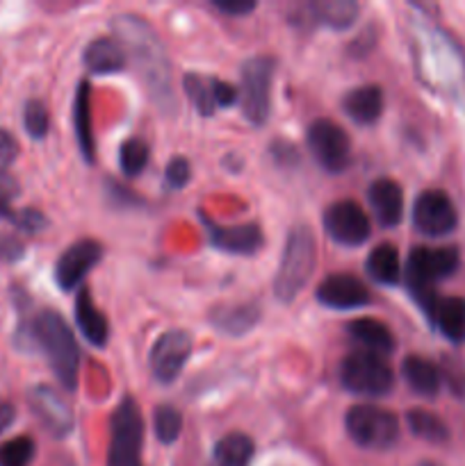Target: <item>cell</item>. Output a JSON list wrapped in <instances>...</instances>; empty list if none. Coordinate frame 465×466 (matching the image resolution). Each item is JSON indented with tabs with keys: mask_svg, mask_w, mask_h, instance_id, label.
Masks as SVG:
<instances>
[{
	"mask_svg": "<svg viewBox=\"0 0 465 466\" xmlns=\"http://www.w3.org/2000/svg\"><path fill=\"white\" fill-rule=\"evenodd\" d=\"M255 444L244 432H228L214 444L212 466H249L253 460Z\"/></svg>",
	"mask_w": 465,
	"mask_h": 466,
	"instance_id": "484cf974",
	"label": "cell"
},
{
	"mask_svg": "<svg viewBox=\"0 0 465 466\" xmlns=\"http://www.w3.org/2000/svg\"><path fill=\"white\" fill-rule=\"evenodd\" d=\"M14 419H16V410H14V405L7 403V400H0V435L12 426Z\"/></svg>",
	"mask_w": 465,
	"mask_h": 466,
	"instance_id": "b9f144b4",
	"label": "cell"
},
{
	"mask_svg": "<svg viewBox=\"0 0 465 466\" xmlns=\"http://www.w3.org/2000/svg\"><path fill=\"white\" fill-rule=\"evenodd\" d=\"M413 223L422 235L447 237L459 226L454 203L442 189H427L413 205Z\"/></svg>",
	"mask_w": 465,
	"mask_h": 466,
	"instance_id": "8fae6325",
	"label": "cell"
},
{
	"mask_svg": "<svg viewBox=\"0 0 465 466\" xmlns=\"http://www.w3.org/2000/svg\"><path fill=\"white\" fill-rule=\"evenodd\" d=\"M438 330L454 344H463L465 341V299L459 296H438L436 305H433L431 314H429Z\"/></svg>",
	"mask_w": 465,
	"mask_h": 466,
	"instance_id": "603a6c76",
	"label": "cell"
},
{
	"mask_svg": "<svg viewBox=\"0 0 465 466\" xmlns=\"http://www.w3.org/2000/svg\"><path fill=\"white\" fill-rule=\"evenodd\" d=\"M182 86H185V94L190 98V103L194 105L196 112L201 116H212L217 112V100H214V86L212 77H205L201 73H187L182 77Z\"/></svg>",
	"mask_w": 465,
	"mask_h": 466,
	"instance_id": "f546056e",
	"label": "cell"
},
{
	"mask_svg": "<svg viewBox=\"0 0 465 466\" xmlns=\"http://www.w3.org/2000/svg\"><path fill=\"white\" fill-rule=\"evenodd\" d=\"M346 332L351 335V339L358 341L360 346H365L369 353L390 355L392 350H395V335H392L390 328L383 321H378V319H354V321L346 326Z\"/></svg>",
	"mask_w": 465,
	"mask_h": 466,
	"instance_id": "7402d4cb",
	"label": "cell"
},
{
	"mask_svg": "<svg viewBox=\"0 0 465 466\" xmlns=\"http://www.w3.org/2000/svg\"><path fill=\"white\" fill-rule=\"evenodd\" d=\"M153 431L158 441L173 444L182 432V414L173 405H158L153 410Z\"/></svg>",
	"mask_w": 465,
	"mask_h": 466,
	"instance_id": "1f68e13d",
	"label": "cell"
},
{
	"mask_svg": "<svg viewBox=\"0 0 465 466\" xmlns=\"http://www.w3.org/2000/svg\"><path fill=\"white\" fill-rule=\"evenodd\" d=\"M212 86H214V100H217V107H231L232 103L240 100V91L235 89L228 82L219 80V77H212Z\"/></svg>",
	"mask_w": 465,
	"mask_h": 466,
	"instance_id": "f35d334b",
	"label": "cell"
},
{
	"mask_svg": "<svg viewBox=\"0 0 465 466\" xmlns=\"http://www.w3.org/2000/svg\"><path fill=\"white\" fill-rule=\"evenodd\" d=\"M346 435L363 449H390L399 440V421L381 405L360 403L345 414Z\"/></svg>",
	"mask_w": 465,
	"mask_h": 466,
	"instance_id": "277c9868",
	"label": "cell"
},
{
	"mask_svg": "<svg viewBox=\"0 0 465 466\" xmlns=\"http://www.w3.org/2000/svg\"><path fill=\"white\" fill-rule=\"evenodd\" d=\"M191 167L185 157H171L164 168V182L169 189H182L190 182Z\"/></svg>",
	"mask_w": 465,
	"mask_h": 466,
	"instance_id": "e575fe53",
	"label": "cell"
},
{
	"mask_svg": "<svg viewBox=\"0 0 465 466\" xmlns=\"http://www.w3.org/2000/svg\"><path fill=\"white\" fill-rule=\"evenodd\" d=\"M369 205L383 228L399 226L401 214H404V189L397 180L378 177L369 187Z\"/></svg>",
	"mask_w": 465,
	"mask_h": 466,
	"instance_id": "ac0fdd59",
	"label": "cell"
},
{
	"mask_svg": "<svg viewBox=\"0 0 465 466\" xmlns=\"http://www.w3.org/2000/svg\"><path fill=\"white\" fill-rule=\"evenodd\" d=\"M76 321L85 339L96 349H105L109 339V323L108 319L100 314V309L94 305L89 289L78 291L76 299Z\"/></svg>",
	"mask_w": 465,
	"mask_h": 466,
	"instance_id": "44dd1931",
	"label": "cell"
},
{
	"mask_svg": "<svg viewBox=\"0 0 465 466\" xmlns=\"http://www.w3.org/2000/svg\"><path fill=\"white\" fill-rule=\"evenodd\" d=\"M30 408L35 410V414L39 417V421L44 423L46 431L53 432L55 437H64L71 432L73 412L71 408H68L67 400H64L53 387H35L30 394Z\"/></svg>",
	"mask_w": 465,
	"mask_h": 466,
	"instance_id": "2e32d148",
	"label": "cell"
},
{
	"mask_svg": "<svg viewBox=\"0 0 465 466\" xmlns=\"http://www.w3.org/2000/svg\"><path fill=\"white\" fill-rule=\"evenodd\" d=\"M406 423H408L410 432L418 440L429 441V444H445L450 440V428L445 426V421L438 414L429 412V410H408Z\"/></svg>",
	"mask_w": 465,
	"mask_h": 466,
	"instance_id": "f1b7e54d",
	"label": "cell"
},
{
	"mask_svg": "<svg viewBox=\"0 0 465 466\" xmlns=\"http://www.w3.org/2000/svg\"><path fill=\"white\" fill-rule=\"evenodd\" d=\"M260 319H263V308L258 303H219L208 312L210 326L228 337L249 335Z\"/></svg>",
	"mask_w": 465,
	"mask_h": 466,
	"instance_id": "e0dca14e",
	"label": "cell"
},
{
	"mask_svg": "<svg viewBox=\"0 0 465 466\" xmlns=\"http://www.w3.org/2000/svg\"><path fill=\"white\" fill-rule=\"evenodd\" d=\"M9 221L16 223V226L26 232H39L48 226L44 214L36 212V209H21V212H14L12 217H9Z\"/></svg>",
	"mask_w": 465,
	"mask_h": 466,
	"instance_id": "8d00e7d4",
	"label": "cell"
},
{
	"mask_svg": "<svg viewBox=\"0 0 465 466\" xmlns=\"http://www.w3.org/2000/svg\"><path fill=\"white\" fill-rule=\"evenodd\" d=\"M82 62H85L87 71L94 73V76H112V73L126 68L128 55L123 46L119 44V39H114V36H98V39L87 44Z\"/></svg>",
	"mask_w": 465,
	"mask_h": 466,
	"instance_id": "d6986e66",
	"label": "cell"
},
{
	"mask_svg": "<svg viewBox=\"0 0 465 466\" xmlns=\"http://www.w3.org/2000/svg\"><path fill=\"white\" fill-rule=\"evenodd\" d=\"M401 373H404L406 382L413 391L419 396H436L442 385V373L433 362L419 355H408L401 364Z\"/></svg>",
	"mask_w": 465,
	"mask_h": 466,
	"instance_id": "d4e9b609",
	"label": "cell"
},
{
	"mask_svg": "<svg viewBox=\"0 0 465 466\" xmlns=\"http://www.w3.org/2000/svg\"><path fill=\"white\" fill-rule=\"evenodd\" d=\"M340 382L351 394L386 396L395 387V373L377 353L356 350L342 360Z\"/></svg>",
	"mask_w": 465,
	"mask_h": 466,
	"instance_id": "52a82bcc",
	"label": "cell"
},
{
	"mask_svg": "<svg viewBox=\"0 0 465 466\" xmlns=\"http://www.w3.org/2000/svg\"><path fill=\"white\" fill-rule=\"evenodd\" d=\"M317 264V241L308 226H294L287 232L281 264L274 278V296L281 303H292L308 285Z\"/></svg>",
	"mask_w": 465,
	"mask_h": 466,
	"instance_id": "3957f363",
	"label": "cell"
},
{
	"mask_svg": "<svg viewBox=\"0 0 465 466\" xmlns=\"http://www.w3.org/2000/svg\"><path fill=\"white\" fill-rule=\"evenodd\" d=\"M272 153H274V157H276L278 164H285V162L292 164V162H296V159H299L294 146L285 144V141H276V144H274V148H272Z\"/></svg>",
	"mask_w": 465,
	"mask_h": 466,
	"instance_id": "60d3db41",
	"label": "cell"
},
{
	"mask_svg": "<svg viewBox=\"0 0 465 466\" xmlns=\"http://www.w3.org/2000/svg\"><path fill=\"white\" fill-rule=\"evenodd\" d=\"M35 458V441L27 435L0 444V466H30Z\"/></svg>",
	"mask_w": 465,
	"mask_h": 466,
	"instance_id": "d6a6232c",
	"label": "cell"
},
{
	"mask_svg": "<svg viewBox=\"0 0 465 466\" xmlns=\"http://www.w3.org/2000/svg\"><path fill=\"white\" fill-rule=\"evenodd\" d=\"M203 223L208 228L210 244L214 248L223 250V253L231 255H255L264 244V235L260 230V226L255 223H237V226H222V223H214L212 218H208L203 214Z\"/></svg>",
	"mask_w": 465,
	"mask_h": 466,
	"instance_id": "5bb4252c",
	"label": "cell"
},
{
	"mask_svg": "<svg viewBox=\"0 0 465 466\" xmlns=\"http://www.w3.org/2000/svg\"><path fill=\"white\" fill-rule=\"evenodd\" d=\"M342 109L351 121L360 126H372L383 112V89L378 85L356 86L342 98Z\"/></svg>",
	"mask_w": 465,
	"mask_h": 466,
	"instance_id": "ffe728a7",
	"label": "cell"
},
{
	"mask_svg": "<svg viewBox=\"0 0 465 466\" xmlns=\"http://www.w3.org/2000/svg\"><path fill=\"white\" fill-rule=\"evenodd\" d=\"M103 258V246L96 239H80L68 246L55 264V280L64 291H73L87 273Z\"/></svg>",
	"mask_w": 465,
	"mask_h": 466,
	"instance_id": "4fadbf2b",
	"label": "cell"
},
{
	"mask_svg": "<svg viewBox=\"0 0 465 466\" xmlns=\"http://www.w3.org/2000/svg\"><path fill=\"white\" fill-rule=\"evenodd\" d=\"M276 71V59L272 55H255L242 66L240 103L242 114L255 127L264 126L272 107V82Z\"/></svg>",
	"mask_w": 465,
	"mask_h": 466,
	"instance_id": "5b68a950",
	"label": "cell"
},
{
	"mask_svg": "<svg viewBox=\"0 0 465 466\" xmlns=\"http://www.w3.org/2000/svg\"><path fill=\"white\" fill-rule=\"evenodd\" d=\"M23 123L32 139H44L50 130V114L41 100H27L23 109Z\"/></svg>",
	"mask_w": 465,
	"mask_h": 466,
	"instance_id": "836d02e7",
	"label": "cell"
},
{
	"mask_svg": "<svg viewBox=\"0 0 465 466\" xmlns=\"http://www.w3.org/2000/svg\"><path fill=\"white\" fill-rule=\"evenodd\" d=\"M367 273L372 280L381 282V285H397L401 278V259L399 250L392 244H378L374 246L372 253L367 255Z\"/></svg>",
	"mask_w": 465,
	"mask_h": 466,
	"instance_id": "83f0119b",
	"label": "cell"
},
{
	"mask_svg": "<svg viewBox=\"0 0 465 466\" xmlns=\"http://www.w3.org/2000/svg\"><path fill=\"white\" fill-rule=\"evenodd\" d=\"M305 141L319 167L328 173H340L351 162V139L340 123L317 118L308 126Z\"/></svg>",
	"mask_w": 465,
	"mask_h": 466,
	"instance_id": "ba28073f",
	"label": "cell"
},
{
	"mask_svg": "<svg viewBox=\"0 0 465 466\" xmlns=\"http://www.w3.org/2000/svg\"><path fill=\"white\" fill-rule=\"evenodd\" d=\"M32 337L48 358L50 369L64 390H76L80 371V350L73 330L55 309H44L32 321Z\"/></svg>",
	"mask_w": 465,
	"mask_h": 466,
	"instance_id": "7a4b0ae2",
	"label": "cell"
},
{
	"mask_svg": "<svg viewBox=\"0 0 465 466\" xmlns=\"http://www.w3.org/2000/svg\"><path fill=\"white\" fill-rule=\"evenodd\" d=\"M112 27L117 32L119 44L123 46L126 55L140 71L150 100L162 112H171L176 107L171 64H169L167 50H164L158 32L150 27V23H146L140 16H132V14H123V16L114 18Z\"/></svg>",
	"mask_w": 465,
	"mask_h": 466,
	"instance_id": "6da1fadb",
	"label": "cell"
},
{
	"mask_svg": "<svg viewBox=\"0 0 465 466\" xmlns=\"http://www.w3.org/2000/svg\"><path fill=\"white\" fill-rule=\"evenodd\" d=\"M317 300L331 309H356L372 300L367 285L351 273H331L317 287Z\"/></svg>",
	"mask_w": 465,
	"mask_h": 466,
	"instance_id": "9a60e30c",
	"label": "cell"
},
{
	"mask_svg": "<svg viewBox=\"0 0 465 466\" xmlns=\"http://www.w3.org/2000/svg\"><path fill=\"white\" fill-rule=\"evenodd\" d=\"M212 5L226 16H244L255 9L253 0H212Z\"/></svg>",
	"mask_w": 465,
	"mask_h": 466,
	"instance_id": "74e56055",
	"label": "cell"
},
{
	"mask_svg": "<svg viewBox=\"0 0 465 466\" xmlns=\"http://www.w3.org/2000/svg\"><path fill=\"white\" fill-rule=\"evenodd\" d=\"M324 230L336 244L360 246L372 235L367 214L354 200H336L324 209Z\"/></svg>",
	"mask_w": 465,
	"mask_h": 466,
	"instance_id": "30bf717a",
	"label": "cell"
},
{
	"mask_svg": "<svg viewBox=\"0 0 465 466\" xmlns=\"http://www.w3.org/2000/svg\"><path fill=\"white\" fill-rule=\"evenodd\" d=\"M459 268V250L445 246V248H429L418 246L410 250L406 262V282L410 294L433 289L438 280L450 278Z\"/></svg>",
	"mask_w": 465,
	"mask_h": 466,
	"instance_id": "9c48e42d",
	"label": "cell"
},
{
	"mask_svg": "<svg viewBox=\"0 0 465 466\" xmlns=\"http://www.w3.org/2000/svg\"><path fill=\"white\" fill-rule=\"evenodd\" d=\"M419 466H440V464H433V462H422Z\"/></svg>",
	"mask_w": 465,
	"mask_h": 466,
	"instance_id": "7bdbcfd3",
	"label": "cell"
},
{
	"mask_svg": "<svg viewBox=\"0 0 465 466\" xmlns=\"http://www.w3.org/2000/svg\"><path fill=\"white\" fill-rule=\"evenodd\" d=\"M313 18L331 30H346L356 23L360 14V5L354 0H317L310 5Z\"/></svg>",
	"mask_w": 465,
	"mask_h": 466,
	"instance_id": "4316f807",
	"label": "cell"
},
{
	"mask_svg": "<svg viewBox=\"0 0 465 466\" xmlns=\"http://www.w3.org/2000/svg\"><path fill=\"white\" fill-rule=\"evenodd\" d=\"M18 196V185L12 176L0 171V218H7L14 214L12 200Z\"/></svg>",
	"mask_w": 465,
	"mask_h": 466,
	"instance_id": "d590c367",
	"label": "cell"
},
{
	"mask_svg": "<svg viewBox=\"0 0 465 466\" xmlns=\"http://www.w3.org/2000/svg\"><path fill=\"white\" fill-rule=\"evenodd\" d=\"M150 159V150L146 141L141 139H126L119 148V167H121L123 176L137 177L146 168Z\"/></svg>",
	"mask_w": 465,
	"mask_h": 466,
	"instance_id": "4dcf8cb0",
	"label": "cell"
},
{
	"mask_svg": "<svg viewBox=\"0 0 465 466\" xmlns=\"http://www.w3.org/2000/svg\"><path fill=\"white\" fill-rule=\"evenodd\" d=\"M141 446H144V419L135 400L128 396L112 414L108 466H144Z\"/></svg>",
	"mask_w": 465,
	"mask_h": 466,
	"instance_id": "8992f818",
	"label": "cell"
},
{
	"mask_svg": "<svg viewBox=\"0 0 465 466\" xmlns=\"http://www.w3.org/2000/svg\"><path fill=\"white\" fill-rule=\"evenodd\" d=\"M18 155V144L9 132L0 130V168H5L7 164H12Z\"/></svg>",
	"mask_w": 465,
	"mask_h": 466,
	"instance_id": "ab89813d",
	"label": "cell"
},
{
	"mask_svg": "<svg viewBox=\"0 0 465 466\" xmlns=\"http://www.w3.org/2000/svg\"><path fill=\"white\" fill-rule=\"evenodd\" d=\"M73 126H76L78 144H80L82 157L89 164L96 159L94 130H91V86L89 82H80L73 100Z\"/></svg>",
	"mask_w": 465,
	"mask_h": 466,
	"instance_id": "cb8c5ba5",
	"label": "cell"
},
{
	"mask_svg": "<svg viewBox=\"0 0 465 466\" xmlns=\"http://www.w3.org/2000/svg\"><path fill=\"white\" fill-rule=\"evenodd\" d=\"M190 355V332L178 330V328L162 332L158 337V341L153 344V350H150V371H153L155 380L162 382V385H169V382L176 380L182 373V369H185Z\"/></svg>",
	"mask_w": 465,
	"mask_h": 466,
	"instance_id": "7c38bea8",
	"label": "cell"
}]
</instances>
